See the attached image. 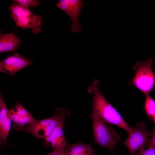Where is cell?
<instances>
[{
	"instance_id": "obj_1",
	"label": "cell",
	"mask_w": 155,
	"mask_h": 155,
	"mask_svg": "<svg viewBox=\"0 0 155 155\" xmlns=\"http://www.w3.org/2000/svg\"><path fill=\"white\" fill-rule=\"evenodd\" d=\"M98 82V80H95L88 89L89 92L93 95L92 111L107 123L115 125L125 130L128 134L130 133L132 131V128L100 92Z\"/></svg>"
},
{
	"instance_id": "obj_2",
	"label": "cell",
	"mask_w": 155,
	"mask_h": 155,
	"mask_svg": "<svg viewBox=\"0 0 155 155\" xmlns=\"http://www.w3.org/2000/svg\"><path fill=\"white\" fill-rule=\"evenodd\" d=\"M90 117L93 120V131L94 141L92 144L106 148L111 155H113L116 145L120 141V136L111 125L102 119L92 111Z\"/></svg>"
},
{
	"instance_id": "obj_3",
	"label": "cell",
	"mask_w": 155,
	"mask_h": 155,
	"mask_svg": "<svg viewBox=\"0 0 155 155\" xmlns=\"http://www.w3.org/2000/svg\"><path fill=\"white\" fill-rule=\"evenodd\" d=\"M55 112V114L50 118L40 120H36L33 123L26 125L23 131L30 133L38 139L47 138L58 125L64 122L70 115L65 107L57 108Z\"/></svg>"
},
{
	"instance_id": "obj_4",
	"label": "cell",
	"mask_w": 155,
	"mask_h": 155,
	"mask_svg": "<svg viewBox=\"0 0 155 155\" xmlns=\"http://www.w3.org/2000/svg\"><path fill=\"white\" fill-rule=\"evenodd\" d=\"M9 10L17 26L23 29H30L35 34L40 32L42 18L40 15L34 14L29 8L19 5L13 0Z\"/></svg>"
},
{
	"instance_id": "obj_5",
	"label": "cell",
	"mask_w": 155,
	"mask_h": 155,
	"mask_svg": "<svg viewBox=\"0 0 155 155\" xmlns=\"http://www.w3.org/2000/svg\"><path fill=\"white\" fill-rule=\"evenodd\" d=\"M151 58L136 63L135 74L131 81L132 84L146 95L149 94L155 85V74L152 67Z\"/></svg>"
},
{
	"instance_id": "obj_6",
	"label": "cell",
	"mask_w": 155,
	"mask_h": 155,
	"mask_svg": "<svg viewBox=\"0 0 155 155\" xmlns=\"http://www.w3.org/2000/svg\"><path fill=\"white\" fill-rule=\"evenodd\" d=\"M125 140L122 144L128 149L129 155H134L137 152L144 148L152 134V130L146 128L145 123L138 122L132 128Z\"/></svg>"
},
{
	"instance_id": "obj_7",
	"label": "cell",
	"mask_w": 155,
	"mask_h": 155,
	"mask_svg": "<svg viewBox=\"0 0 155 155\" xmlns=\"http://www.w3.org/2000/svg\"><path fill=\"white\" fill-rule=\"evenodd\" d=\"M84 3L82 0H60L56 4V6L70 18L72 22L70 29L72 33H78L82 30L79 18Z\"/></svg>"
},
{
	"instance_id": "obj_8",
	"label": "cell",
	"mask_w": 155,
	"mask_h": 155,
	"mask_svg": "<svg viewBox=\"0 0 155 155\" xmlns=\"http://www.w3.org/2000/svg\"><path fill=\"white\" fill-rule=\"evenodd\" d=\"M32 63L30 59L25 58L18 53H14L0 61V71L13 76L17 72Z\"/></svg>"
},
{
	"instance_id": "obj_9",
	"label": "cell",
	"mask_w": 155,
	"mask_h": 155,
	"mask_svg": "<svg viewBox=\"0 0 155 155\" xmlns=\"http://www.w3.org/2000/svg\"><path fill=\"white\" fill-rule=\"evenodd\" d=\"M64 122L61 123L54 129L50 135L44 139V146L51 147L54 151H64L69 144L65 136L63 130Z\"/></svg>"
},
{
	"instance_id": "obj_10",
	"label": "cell",
	"mask_w": 155,
	"mask_h": 155,
	"mask_svg": "<svg viewBox=\"0 0 155 155\" xmlns=\"http://www.w3.org/2000/svg\"><path fill=\"white\" fill-rule=\"evenodd\" d=\"M11 120L9 110L5 104L1 93L0 95V144L1 146H11L7 141L11 129Z\"/></svg>"
},
{
	"instance_id": "obj_11",
	"label": "cell",
	"mask_w": 155,
	"mask_h": 155,
	"mask_svg": "<svg viewBox=\"0 0 155 155\" xmlns=\"http://www.w3.org/2000/svg\"><path fill=\"white\" fill-rule=\"evenodd\" d=\"M21 39L17 37L13 32L1 34L0 36V53L11 52L19 48Z\"/></svg>"
},
{
	"instance_id": "obj_12",
	"label": "cell",
	"mask_w": 155,
	"mask_h": 155,
	"mask_svg": "<svg viewBox=\"0 0 155 155\" xmlns=\"http://www.w3.org/2000/svg\"><path fill=\"white\" fill-rule=\"evenodd\" d=\"M65 151L67 155H97L90 145L81 143L69 144Z\"/></svg>"
},
{
	"instance_id": "obj_13",
	"label": "cell",
	"mask_w": 155,
	"mask_h": 155,
	"mask_svg": "<svg viewBox=\"0 0 155 155\" xmlns=\"http://www.w3.org/2000/svg\"><path fill=\"white\" fill-rule=\"evenodd\" d=\"M11 121L13 122V127L17 131H23L26 125L34 123L36 120L31 115L27 117L19 116L9 110Z\"/></svg>"
},
{
	"instance_id": "obj_14",
	"label": "cell",
	"mask_w": 155,
	"mask_h": 155,
	"mask_svg": "<svg viewBox=\"0 0 155 155\" xmlns=\"http://www.w3.org/2000/svg\"><path fill=\"white\" fill-rule=\"evenodd\" d=\"M146 96L144 104V111L148 116L152 117L155 114V100L149 94Z\"/></svg>"
},
{
	"instance_id": "obj_15",
	"label": "cell",
	"mask_w": 155,
	"mask_h": 155,
	"mask_svg": "<svg viewBox=\"0 0 155 155\" xmlns=\"http://www.w3.org/2000/svg\"><path fill=\"white\" fill-rule=\"evenodd\" d=\"M19 5L29 8L30 7H36L39 3V0H13Z\"/></svg>"
},
{
	"instance_id": "obj_16",
	"label": "cell",
	"mask_w": 155,
	"mask_h": 155,
	"mask_svg": "<svg viewBox=\"0 0 155 155\" xmlns=\"http://www.w3.org/2000/svg\"><path fill=\"white\" fill-rule=\"evenodd\" d=\"M152 134L148 142L146 144V147L148 148L155 149V127L152 129Z\"/></svg>"
},
{
	"instance_id": "obj_17",
	"label": "cell",
	"mask_w": 155,
	"mask_h": 155,
	"mask_svg": "<svg viewBox=\"0 0 155 155\" xmlns=\"http://www.w3.org/2000/svg\"><path fill=\"white\" fill-rule=\"evenodd\" d=\"M134 155H155V149L152 148H144L139 152H136Z\"/></svg>"
},
{
	"instance_id": "obj_18",
	"label": "cell",
	"mask_w": 155,
	"mask_h": 155,
	"mask_svg": "<svg viewBox=\"0 0 155 155\" xmlns=\"http://www.w3.org/2000/svg\"><path fill=\"white\" fill-rule=\"evenodd\" d=\"M46 155H67L65 150L64 151H53Z\"/></svg>"
},
{
	"instance_id": "obj_19",
	"label": "cell",
	"mask_w": 155,
	"mask_h": 155,
	"mask_svg": "<svg viewBox=\"0 0 155 155\" xmlns=\"http://www.w3.org/2000/svg\"><path fill=\"white\" fill-rule=\"evenodd\" d=\"M152 120L154 123L155 124V114L152 117Z\"/></svg>"
},
{
	"instance_id": "obj_20",
	"label": "cell",
	"mask_w": 155,
	"mask_h": 155,
	"mask_svg": "<svg viewBox=\"0 0 155 155\" xmlns=\"http://www.w3.org/2000/svg\"><path fill=\"white\" fill-rule=\"evenodd\" d=\"M1 155H9L7 154L6 153H4L3 154H1Z\"/></svg>"
}]
</instances>
